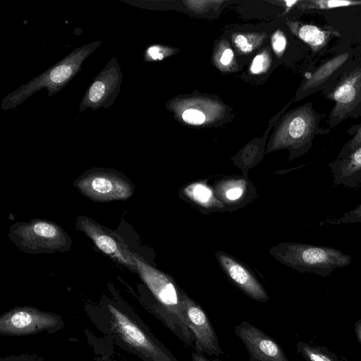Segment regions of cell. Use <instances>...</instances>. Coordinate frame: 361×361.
Wrapping results in <instances>:
<instances>
[{
    "instance_id": "obj_24",
    "label": "cell",
    "mask_w": 361,
    "mask_h": 361,
    "mask_svg": "<svg viewBox=\"0 0 361 361\" xmlns=\"http://www.w3.org/2000/svg\"><path fill=\"white\" fill-rule=\"evenodd\" d=\"M243 188L238 183L228 188L225 192V195L227 199L230 200H235L241 197L243 195Z\"/></svg>"
},
{
    "instance_id": "obj_18",
    "label": "cell",
    "mask_w": 361,
    "mask_h": 361,
    "mask_svg": "<svg viewBox=\"0 0 361 361\" xmlns=\"http://www.w3.org/2000/svg\"><path fill=\"white\" fill-rule=\"evenodd\" d=\"M354 223H361V204L353 209L344 213L341 216L335 219H327L319 222L320 226L341 225Z\"/></svg>"
},
{
    "instance_id": "obj_5",
    "label": "cell",
    "mask_w": 361,
    "mask_h": 361,
    "mask_svg": "<svg viewBox=\"0 0 361 361\" xmlns=\"http://www.w3.org/2000/svg\"><path fill=\"white\" fill-rule=\"evenodd\" d=\"M323 116L309 102L289 117L283 144L292 149L293 158L307 152L312 148L316 136L324 135L331 131L330 128L319 126Z\"/></svg>"
},
{
    "instance_id": "obj_23",
    "label": "cell",
    "mask_w": 361,
    "mask_h": 361,
    "mask_svg": "<svg viewBox=\"0 0 361 361\" xmlns=\"http://www.w3.org/2000/svg\"><path fill=\"white\" fill-rule=\"evenodd\" d=\"M272 47L276 53H281L286 47V39L283 33L278 30L272 36Z\"/></svg>"
},
{
    "instance_id": "obj_25",
    "label": "cell",
    "mask_w": 361,
    "mask_h": 361,
    "mask_svg": "<svg viewBox=\"0 0 361 361\" xmlns=\"http://www.w3.org/2000/svg\"><path fill=\"white\" fill-rule=\"evenodd\" d=\"M265 65L266 59L264 56L259 54L253 59L250 70L253 73H259L264 70Z\"/></svg>"
},
{
    "instance_id": "obj_1",
    "label": "cell",
    "mask_w": 361,
    "mask_h": 361,
    "mask_svg": "<svg viewBox=\"0 0 361 361\" xmlns=\"http://www.w3.org/2000/svg\"><path fill=\"white\" fill-rule=\"evenodd\" d=\"M271 252L281 262L299 272L324 277L348 266L352 259L350 255L334 247L298 243H281Z\"/></svg>"
},
{
    "instance_id": "obj_7",
    "label": "cell",
    "mask_w": 361,
    "mask_h": 361,
    "mask_svg": "<svg viewBox=\"0 0 361 361\" xmlns=\"http://www.w3.org/2000/svg\"><path fill=\"white\" fill-rule=\"evenodd\" d=\"M75 226L76 229L84 233L100 251L126 268L137 272L135 254L131 252L120 235L85 216L76 218Z\"/></svg>"
},
{
    "instance_id": "obj_30",
    "label": "cell",
    "mask_w": 361,
    "mask_h": 361,
    "mask_svg": "<svg viewBox=\"0 0 361 361\" xmlns=\"http://www.w3.org/2000/svg\"><path fill=\"white\" fill-rule=\"evenodd\" d=\"M354 331L357 339L361 345V319L357 320L354 325Z\"/></svg>"
},
{
    "instance_id": "obj_4",
    "label": "cell",
    "mask_w": 361,
    "mask_h": 361,
    "mask_svg": "<svg viewBox=\"0 0 361 361\" xmlns=\"http://www.w3.org/2000/svg\"><path fill=\"white\" fill-rule=\"evenodd\" d=\"M73 185L85 197L94 202L126 200L135 186L123 173L114 169H94L80 175Z\"/></svg>"
},
{
    "instance_id": "obj_27",
    "label": "cell",
    "mask_w": 361,
    "mask_h": 361,
    "mask_svg": "<svg viewBox=\"0 0 361 361\" xmlns=\"http://www.w3.org/2000/svg\"><path fill=\"white\" fill-rule=\"evenodd\" d=\"M233 58V52L231 49H226L222 54L221 57V63L223 65H228Z\"/></svg>"
},
{
    "instance_id": "obj_3",
    "label": "cell",
    "mask_w": 361,
    "mask_h": 361,
    "mask_svg": "<svg viewBox=\"0 0 361 361\" xmlns=\"http://www.w3.org/2000/svg\"><path fill=\"white\" fill-rule=\"evenodd\" d=\"M323 96L334 102L327 123L331 128L348 118L361 116V60H355L336 81L322 90Z\"/></svg>"
},
{
    "instance_id": "obj_17",
    "label": "cell",
    "mask_w": 361,
    "mask_h": 361,
    "mask_svg": "<svg viewBox=\"0 0 361 361\" xmlns=\"http://www.w3.org/2000/svg\"><path fill=\"white\" fill-rule=\"evenodd\" d=\"M351 137L343 145L336 159L345 158L361 146V123L348 128Z\"/></svg>"
},
{
    "instance_id": "obj_21",
    "label": "cell",
    "mask_w": 361,
    "mask_h": 361,
    "mask_svg": "<svg viewBox=\"0 0 361 361\" xmlns=\"http://www.w3.org/2000/svg\"><path fill=\"white\" fill-rule=\"evenodd\" d=\"M182 118L185 122L191 125H200L205 121L204 114L196 109H187L184 111Z\"/></svg>"
},
{
    "instance_id": "obj_8",
    "label": "cell",
    "mask_w": 361,
    "mask_h": 361,
    "mask_svg": "<svg viewBox=\"0 0 361 361\" xmlns=\"http://www.w3.org/2000/svg\"><path fill=\"white\" fill-rule=\"evenodd\" d=\"M182 306L188 326L194 336L195 352L209 356L223 355L218 336L207 313L183 291Z\"/></svg>"
},
{
    "instance_id": "obj_14",
    "label": "cell",
    "mask_w": 361,
    "mask_h": 361,
    "mask_svg": "<svg viewBox=\"0 0 361 361\" xmlns=\"http://www.w3.org/2000/svg\"><path fill=\"white\" fill-rule=\"evenodd\" d=\"M296 350L307 361H343L322 345H312L299 341L296 343Z\"/></svg>"
},
{
    "instance_id": "obj_11",
    "label": "cell",
    "mask_w": 361,
    "mask_h": 361,
    "mask_svg": "<svg viewBox=\"0 0 361 361\" xmlns=\"http://www.w3.org/2000/svg\"><path fill=\"white\" fill-rule=\"evenodd\" d=\"M216 257L229 278L247 296L258 302H265L269 300L264 287L246 268L230 256L220 252L216 254Z\"/></svg>"
},
{
    "instance_id": "obj_22",
    "label": "cell",
    "mask_w": 361,
    "mask_h": 361,
    "mask_svg": "<svg viewBox=\"0 0 361 361\" xmlns=\"http://www.w3.org/2000/svg\"><path fill=\"white\" fill-rule=\"evenodd\" d=\"M31 322V315L23 311L15 313L11 318V323L12 325L18 329L26 327L29 326Z\"/></svg>"
},
{
    "instance_id": "obj_6",
    "label": "cell",
    "mask_w": 361,
    "mask_h": 361,
    "mask_svg": "<svg viewBox=\"0 0 361 361\" xmlns=\"http://www.w3.org/2000/svg\"><path fill=\"white\" fill-rule=\"evenodd\" d=\"M135 259L137 272L155 295L161 306L183 326L189 329L182 306L183 290L166 274L151 267L136 254Z\"/></svg>"
},
{
    "instance_id": "obj_20",
    "label": "cell",
    "mask_w": 361,
    "mask_h": 361,
    "mask_svg": "<svg viewBox=\"0 0 361 361\" xmlns=\"http://www.w3.org/2000/svg\"><path fill=\"white\" fill-rule=\"evenodd\" d=\"M106 89L104 82L101 80L95 81L88 93L89 101L92 103H97L101 101L106 92Z\"/></svg>"
},
{
    "instance_id": "obj_12",
    "label": "cell",
    "mask_w": 361,
    "mask_h": 361,
    "mask_svg": "<svg viewBox=\"0 0 361 361\" xmlns=\"http://www.w3.org/2000/svg\"><path fill=\"white\" fill-rule=\"evenodd\" d=\"M329 166L334 185L357 188L361 185V146L345 158L335 159Z\"/></svg>"
},
{
    "instance_id": "obj_13",
    "label": "cell",
    "mask_w": 361,
    "mask_h": 361,
    "mask_svg": "<svg viewBox=\"0 0 361 361\" xmlns=\"http://www.w3.org/2000/svg\"><path fill=\"white\" fill-rule=\"evenodd\" d=\"M292 28L298 37L310 47L313 52L320 51L334 37L340 36L339 32L331 27L324 28L314 24L294 23Z\"/></svg>"
},
{
    "instance_id": "obj_26",
    "label": "cell",
    "mask_w": 361,
    "mask_h": 361,
    "mask_svg": "<svg viewBox=\"0 0 361 361\" xmlns=\"http://www.w3.org/2000/svg\"><path fill=\"white\" fill-rule=\"evenodd\" d=\"M236 47L243 52H250L252 49L251 44L248 43L246 37L239 35L234 39Z\"/></svg>"
},
{
    "instance_id": "obj_28",
    "label": "cell",
    "mask_w": 361,
    "mask_h": 361,
    "mask_svg": "<svg viewBox=\"0 0 361 361\" xmlns=\"http://www.w3.org/2000/svg\"><path fill=\"white\" fill-rule=\"evenodd\" d=\"M159 51L160 50L158 47H151L148 49V54L154 60L161 59L163 58V54L160 53Z\"/></svg>"
},
{
    "instance_id": "obj_9",
    "label": "cell",
    "mask_w": 361,
    "mask_h": 361,
    "mask_svg": "<svg viewBox=\"0 0 361 361\" xmlns=\"http://www.w3.org/2000/svg\"><path fill=\"white\" fill-rule=\"evenodd\" d=\"M235 334L242 341L249 361H289L281 345L271 337L247 321L234 326Z\"/></svg>"
},
{
    "instance_id": "obj_15",
    "label": "cell",
    "mask_w": 361,
    "mask_h": 361,
    "mask_svg": "<svg viewBox=\"0 0 361 361\" xmlns=\"http://www.w3.org/2000/svg\"><path fill=\"white\" fill-rule=\"evenodd\" d=\"M188 197L202 206H216L221 204L217 201L212 190L203 183H193L188 186L185 190Z\"/></svg>"
},
{
    "instance_id": "obj_10",
    "label": "cell",
    "mask_w": 361,
    "mask_h": 361,
    "mask_svg": "<svg viewBox=\"0 0 361 361\" xmlns=\"http://www.w3.org/2000/svg\"><path fill=\"white\" fill-rule=\"evenodd\" d=\"M351 52L338 54L322 63L312 73L305 75L302 86L303 97L323 90L336 81L354 62Z\"/></svg>"
},
{
    "instance_id": "obj_16",
    "label": "cell",
    "mask_w": 361,
    "mask_h": 361,
    "mask_svg": "<svg viewBox=\"0 0 361 361\" xmlns=\"http://www.w3.org/2000/svg\"><path fill=\"white\" fill-rule=\"evenodd\" d=\"M305 10H328L336 8L361 6V1H337V0H307L300 2Z\"/></svg>"
},
{
    "instance_id": "obj_19",
    "label": "cell",
    "mask_w": 361,
    "mask_h": 361,
    "mask_svg": "<svg viewBox=\"0 0 361 361\" xmlns=\"http://www.w3.org/2000/svg\"><path fill=\"white\" fill-rule=\"evenodd\" d=\"M73 66L65 63L52 69L51 73L46 78L47 83H60L67 80L73 73Z\"/></svg>"
},
{
    "instance_id": "obj_29",
    "label": "cell",
    "mask_w": 361,
    "mask_h": 361,
    "mask_svg": "<svg viewBox=\"0 0 361 361\" xmlns=\"http://www.w3.org/2000/svg\"><path fill=\"white\" fill-rule=\"evenodd\" d=\"M192 361H221L217 359L210 360L206 357L203 354L197 353L196 352L192 353Z\"/></svg>"
},
{
    "instance_id": "obj_2",
    "label": "cell",
    "mask_w": 361,
    "mask_h": 361,
    "mask_svg": "<svg viewBox=\"0 0 361 361\" xmlns=\"http://www.w3.org/2000/svg\"><path fill=\"white\" fill-rule=\"evenodd\" d=\"M8 236L18 249L28 254L67 252L73 243L59 225L44 219L16 222L11 226Z\"/></svg>"
}]
</instances>
